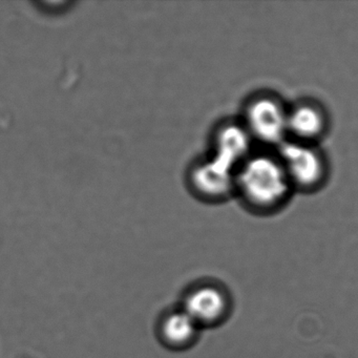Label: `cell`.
Segmentation results:
<instances>
[{
	"instance_id": "obj_1",
	"label": "cell",
	"mask_w": 358,
	"mask_h": 358,
	"mask_svg": "<svg viewBox=\"0 0 358 358\" xmlns=\"http://www.w3.org/2000/svg\"><path fill=\"white\" fill-rule=\"evenodd\" d=\"M293 192L275 150H255L236 169L234 196L253 215H275L286 206Z\"/></svg>"
},
{
	"instance_id": "obj_2",
	"label": "cell",
	"mask_w": 358,
	"mask_h": 358,
	"mask_svg": "<svg viewBox=\"0 0 358 358\" xmlns=\"http://www.w3.org/2000/svg\"><path fill=\"white\" fill-rule=\"evenodd\" d=\"M288 106L280 96L270 92H257L243 106L240 120L255 144L275 150L288 139Z\"/></svg>"
},
{
	"instance_id": "obj_3",
	"label": "cell",
	"mask_w": 358,
	"mask_h": 358,
	"mask_svg": "<svg viewBox=\"0 0 358 358\" xmlns=\"http://www.w3.org/2000/svg\"><path fill=\"white\" fill-rule=\"evenodd\" d=\"M275 152L294 192L312 194L324 187L330 169L320 146L286 140Z\"/></svg>"
},
{
	"instance_id": "obj_4",
	"label": "cell",
	"mask_w": 358,
	"mask_h": 358,
	"mask_svg": "<svg viewBox=\"0 0 358 358\" xmlns=\"http://www.w3.org/2000/svg\"><path fill=\"white\" fill-rule=\"evenodd\" d=\"M180 307L204 330L223 326L234 313V301L225 285L203 280L186 291Z\"/></svg>"
},
{
	"instance_id": "obj_5",
	"label": "cell",
	"mask_w": 358,
	"mask_h": 358,
	"mask_svg": "<svg viewBox=\"0 0 358 358\" xmlns=\"http://www.w3.org/2000/svg\"><path fill=\"white\" fill-rule=\"evenodd\" d=\"M255 145L240 118L229 119L222 121L213 129L209 156L236 169L257 150Z\"/></svg>"
},
{
	"instance_id": "obj_6",
	"label": "cell",
	"mask_w": 358,
	"mask_h": 358,
	"mask_svg": "<svg viewBox=\"0 0 358 358\" xmlns=\"http://www.w3.org/2000/svg\"><path fill=\"white\" fill-rule=\"evenodd\" d=\"M329 129L328 112L320 102L307 98L288 106L287 140L318 145L326 137Z\"/></svg>"
},
{
	"instance_id": "obj_7",
	"label": "cell",
	"mask_w": 358,
	"mask_h": 358,
	"mask_svg": "<svg viewBox=\"0 0 358 358\" xmlns=\"http://www.w3.org/2000/svg\"><path fill=\"white\" fill-rule=\"evenodd\" d=\"M234 178L236 169L209 156L192 169V184L202 200L224 202L234 196Z\"/></svg>"
},
{
	"instance_id": "obj_8",
	"label": "cell",
	"mask_w": 358,
	"mask_h": 358,
	"mask_svg": "<svg viewBox=\"0 0 358 358\" xmlns=\"http://www.w3.org/2000/svg\"><path fill=\"white\" fill-rule=\"evenodd\" d=\"M202 329L182 309L165 312L158 322L157 336L160 343L173 351H185L198 343Z\"/></svg>"
}]
</instances>
